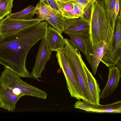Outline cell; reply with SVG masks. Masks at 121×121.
<instances>
[{
  "label": "cell",
  "instance_id": "6da1fadb",
  "mask_svg": "<svg viewBox=\"0 0 121 121\" xmlns=\"http://www.w3.org/2000/svg\"><path fill=\"white\" fill-rule=\"evenodd\" d=\"M46 22L37 24L14 34L0 36V64L20 77L35 78L26 66L27 54L31 48L45 36Z\"/></svg>",
  "mask_w": 121,
  "mask_h": 121
},
{
  "label": "cell",
  "instance_id": "7a4b0ae2",
  "mask_svg": "<svg viewBox=\"0 0 121 121\" xmlns=\"http://www.w3.org/2000/svg\"><path fill=\"white\" fill-rule=\"evenodd\" d=\"M89 22L91 42L102 41L108 43L112 36L113 29L105 12L104 0H95L93 3Z\"/></svg>",
  "mask_w": 121,
  "mask_h": 121
},
{
  "label": "cell",
  "instance_id": "3957f363",
  "mask_svg": "<svg viewBox=\"0 0 121 121\" xmlns=\"http://www.w3.org/2000/svg\"><path fill=\"white\" fill-rule=\"evenodd\" d=\"M64 48L61 50L68 58L81 88L84 99V102L94 104L89 88L86 76L79 50L75 49L67 41L64 43Z\"/></svg>",
  "mask_w": 121,
  "mask_h": 121
},
{
  "label": "cell",
  "instance_id": "277c9868",
  "mask_svg": "<svg viewBox=\"0 0 121 121\" xmlns=\"http://www.w3.org/2000/svg\"><path fill=\"white\" fill-rule=\"evenodd\" d=\"M0 87L17 89L25 95H30L44 99L47 97L45 91L25 82L17 73L6 67L0 76Z\"/></svg>",
  "mask_w": 121,
  "mask_h": 121
},
{
  "label": "cell",
  "instance_id": "5b68a950",
  "mask_svg": "<svg viewBox=\"0 0 121 121\" xmlns=\"http://www.w3.org/2000/svg\"><path fill=\"white\" fill-rule=\"evenodd\" d=\"M121 13H118L116 20L113 35L101 61L109 68L116 66L121 69Z\"/></svg>",
  "mask_w": 121,
  "mask_h": 121
},
{
  "label": "cell",
  "instance_id": "8992f818",
  "mask_svg": "<svg viewBox=\"0 0 121 121\" xmlns=\"http://www.w3.org/2000/svg\"><path fill=\"white\" fill-rule=\"evenodd\" d=\"M57 62L63 73L69 92L71 96L79 100L84 99L78 81L69 59L61 51L57 52Z\"/></svg>",
  "mask_w": 121,
  "mask_h": 121
},
{
  "label": "cell",
  "instance_id": "52a82bcc",
  "mask_svg": "<svg viewBox=\"0 0 121 121\" xmlns=\"http://www.w3.org/2000/svg\"><path fill=\"white\" fill-rule=\"evenodd\" d=\"M43 21L37 18L28 20L14 19L8 16L0 21V36H5L37 24Z\"/></svg>",
  "mask_w": 121,
  "mask_h": 121
},
{
  "label": "cell",
  "instance_id": "ba28073f",
  "mask_svg": "<svg viewBox=\"0 0 121 121\" xmlns=\"http://www.w3.org/2000/svg\"><path fill=\"white\" fill-rule=\"evenodd\" d=\"M70 38L69 41L76 49L80 50L85 55L89 64L92 42L90 39L89 30L76 32H64Z\"/></svg>",
  "mask_w": 121,
  "mask_h": 121
},
{
  "label": "cell",
  "instance_id": "9c48e42d",
  "mask_svg": "<svg viewBox=\"0 0 121 121\" xmlns=\"http://www.w3.org/2000/svg\"><path fill=\"white\" fill-rule=\"evenodd\" d=\"M41 40L31 73L35 78L41 77L42 73L45 70L46 65L50 59L52 54L48 45L47 31L45 36Z\"/></svg>",
  "mask_w": 121,
  "mask_h": 121
},
{
  "label": "cell",
  "instance_id": "30bf717a",
  "mask_svg": "<svg viewBox=\"0 0 121 121\" xmlns=\"http://www.w3.org/2000/svg\"><path fill=\"white\" fill-rule=\"evenodd\" d=\"M24 95L23 93L17 89L0 87V108L13 111L18 101Z\"/></svg>",
  "mask_w": 121,
  "mask_h": 121
},
{
  "label": "cell",
  "instance_id": "8fae6325",
  "mask_svg": "<svg viewBox=\"0 0 121 121\" xmlns=\"http://www.w3.org/2000/svg\"><path fill=\"white\" fill-rule=\"evenodd\" d=\"M74 107L76 108L88 112L111 113L121 112V100L111 104L102 105L88 104L79 100L74 104Z\"/></svg>",
  "mask_w": 121,
  "mask_h": 121
},
{
  "label": "cell",
  "instance_id": "7c38bea8",
  "mask_svg": "<svg viewBox=\"0 0 121 121\" xmlns=\"http://www.w3.org/2000/svg\"><path fill=\"white\" fill-rule=\"evenodd\" d=\"M62 15L66 19L77 18L82 17L86 7L71 0H55Z\"/></svg>",
  "mask_w": 121,
  "mask_h": 121
},
{
  "label": "cell",
  "instance_id": "4fadbf2b",
  "mask_svg": "<svg viewBox=\"0 0 121 121\" xmlns=\"http://www.w3.org/2000/svg\"><path fill=\"white\" fill-rule=\"evenodd\" d=\"M121 77V70L116 66L109 68L107 82L100 91V98L103 99L111 95L118 87Z\"/></svg>",
  "mask_w": 121,
  "mask_h": 121
},
{
  "label": "cell",
  "instance_id": "5bb4252c",
  "mask_svg": "<svg viewBox=\"0 0 121 121\" xmlns=\"http://www.w3.org/2000/svg\"><path fill=\"white\" fill-rule=\"evenodd\" d=\"M107 45L108 43L104 41L92 42L90 64L94 75L96 74L97 68Z\"/></svg>",
  "mask_w": 121,
  "mask_h": 121
},
{
  "label": "cell",
  "instance_id": "9a60e30c",
  "mask_svg": "<svg viewBox=\"0 0 121 121\" xmlns=\"http://www.w3.org/2000/svg\"><path fill=\"white\" fill-rule=\"evenodd\" d=\"M64 38L56 29L50 25L47 30V40L48 48L51 51H60L64 47Z\"/></svg>",
  "mask_w": 121,
  "mask_h": 121
},
{
  "label": "cell",
  "instance_id": "2e32d148",
  "mask_svg": "<svg viewBox=\"0 0 121 121\" xmlns=\"http://www.w3.org/2000/svg\"><path fill=\"white\" fill-rule=\"evenodd\" d=\"M90 22L83 16L77 18L66 19L64 32H76L89 30Z\"/></svg>",
  "mask_w": 121,
  "mask_h": 121
},
{
  "label": "cell",
  "instance_id": "e0dca14e",
  "mask_svg": "<svg viewBox=\"0 0 121 121\" xmlns=\"http://www.w3.org/2000/svg\"><path fill=\"white\" fill-rule=\"evenodd\" d=\"M82 64L85 72L87 80L88 85L94 104H99L100 94V90L96 80L87 67L82 59Z\"/></svg>",
  "mask_w": 121,
  "mask_h": 121
},
{
  "label": "cell",
  "instance_id": "ac0fdd59",
  "mask_svg": "<svg viewBox=\"0 0 121 121\" xmlns=\"http://www.w3.org/2000/svg\"><path fill=\"white\" fill-rule=\"evenodd\" d=\"M51 13L49 18L44 21L48 22L61 34L64 32L66 19L61 14L50 8Z\"/></svg>",
  "mask_w": 121,
  "mask_h": 121
},
{
  "label": "cell",
  "instance_id": "d6986e66",
  "mask_svg": "<svg viewBox=\"0 0 121 121\" xmlns=\"http://www.w3.org/2000/svg\"><path fill=\"white\" fill-rule=\"evenodd\" d=\"M116 1V0H104L105 12L113 29L117 18L115 14Z\"/></svg>",
  "mask_w": 121,
  "mask_h": 121
},
{
  "label": "cell",
  "instance_id": "ffe728a7",
  "mask_svg": "<svg viewBox=\"0 0 121 121\" xmlns=\"http://www.w3.org/2000/svg\"><path fill=\"white\" fill-rule=\"evenodd\" d=\"M35 7L30 5L22 10L14 13H10L8 15L10 18L13 19L28 20L31 19L34 16Z\"/></svg>",
  "mask_w": 121,
  "mask_h": 121
},
{
  "label": "cell",
  "instance_id": "44dd1931",
  "mask_svg": "<svg viewBox=\"0 0 121 121\" xmlns=\"http://www.w3.org/2000/svg\"><path fill=\"white\" fill-rule=\"evenodd\" d=\"M51 13L50 7L46 4H42L40 1L35 7V14L37 15V18L43 21L48 19Z\"/></svg>",
  "mask_w": 121,
  "mask_h": 121
},
{
  "label": "cell",
  "instance_id": "7402d4cb",
  "mask_svg": "<svg viewBox=\"0 0 121 121\" xmlns=\"http://www.w3.org/2000/svg\"><path fill=\"white\" fill-rule=\"evenodd\" d=\"M13 0H0V20L11 12Z\"/></svg>",
  "mask_w": 121,
  "mask_h": 121
},
{
  "label": "cell",
  "instance_id": "603a6c76",
  "mask_svg": "<svg viewBox=\"0 0 121 121\" xmlns=\"http://www.w3.org/2000/svg\"><path fill=\"white\" fill-rule=\"evenodd\" d=\"M39 0L41 2L46 3L51 8L61 14L59 7L55 0Z\"/></svg>",
  "mask_w": 121,
  "mask_h": 121
},
{
  "label": "cell",
  "instance_id": "cb8c5ba5",
  "mask_svg": "<svg viewBox=\"0 0 121 121\" xmlns=\"http://www.w3.org/2000/svg\"><path fill=\"white\" fill-rule=\"evenodd\" d=\"M93 3L86 6L84 10L83 17L89 22Z\"/></svg>",
  "mask_w": 121,
  "mask_h": 121
},
{
  "label": "cell",
  "instance_id": "d4e9b609",
  "mask_svg": "<svg viewBox=\"0 0 121 121\" xmlns=\"http://www.w3.org/2000/svg\"><path fill=\"white\" fill-rule=\"evenodd\" d=\"M119 7L118 0H116L115 7V14L116 18L119 13Z\"/></svg>",
  "mask_w": 121,
  "mask_h": 121
}]
</instances>
